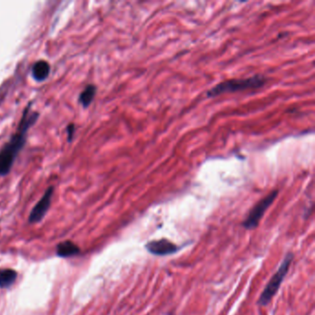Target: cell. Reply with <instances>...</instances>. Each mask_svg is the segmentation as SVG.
Here are the masks:
<instances>
[{"instance_id": "obj_1", "label": "cell", "mask_w": 315, "mask_h": 315, "mask_svg": "<svg viewBox=\"0 0 315 315\" xmlns=\"http://www.w3.org/2000/svg\"><path fill=\"white\" fill-rule=\"evenodd\" d=\"M31 107L32 102L28 104L23 111L16 133L0 150V177H5L10 174L17 156L26 144L28 130L33 127V124L38 119L39 113L31 112Z\"/></svg>"}, {"instance_id": "obj_2", "label": "cell", "mask_w": 315, "mask_h": 315, "mask_svg": "<svg viewBox=\"0 0 315 315\" xmlns=\"http://www.w3.org/2000/svg\"><path fill=\"white\" fill-rule=\"evenodd\" d=\"M267 80L263 75H255L244 79H232L224 81L211 88L207 93V97H216L223 94L236 93L244 90L260 88L266 84Z\"/></svg>"}, {"instance_id": "obj_3", "label": "cell", "mask_w": 315, "mask_h": 315, "mask_svg": "<svg viewBox=\"0 0 315 315\" xmlns=\"http://www.w3.org/2000/svg\"><path fill=\"white\" fill-rule=\"evenodd\" d=\"M294 259V254L289 251L285 255L282 263L278 267L277 271L275 275L271 277L269 282L267 283L266 288H264L263 292L260 295V298L257 301V305L260 307H266L271 302L273 298L277 295L279 288L281 287V284L285 280V278L289 271V267L291 266V263Z\"/></svg>"}, {"instance_id": "obj_4", "label": "cell", "mask_w": 315, "mask_h": 315, "mask_svg": "<svg viewBox=\"0 0 315 315\" xmlns=\"http://www.w3.org/2000/svg\"><path fill=\"white\" fill-rule=\"evenodd\" d=\"M278 191L275 190L270 194H267L265 198L259 201L254 208L249 211V215L246 219L241 223V226L247 230H253L259 226L260 221L267 209L273 205L275 200L277 199Z\"/></svg>"}, {"instance_id": "obj_5", "label": "cell", "mask_w": 315, "mask_h": 315, "mask_svg": "<svg viewBox=\"0 0 315 315\" xmlns=\"http://www.w3.org/2000/svg\"><path fill=\"white\" fill-rule=\"evenodd\" d=\"M144 248L150 255L155 256H168L177 254L182 247L172 242L169 239L161 238L150 240L144 245Z\"/></svg>"}, {"instance_id": "obj_6", "label": "cell", "mask_w": 315, "mask_h": 315, "mask_svg": "<svg viewBox=\"0 0 315 315\" xmlns=\"http://www.w3.org/2000/svg\"><path fill=\"white\" fill-rule=\"evenodd\" d=\"M53 194H54V187L50 186L44 192L42 198L39 200L38 203L34 205V207L31 211L29 218H28V222L30 224H36L42 221V219L46 215L47 211L49 210Z\"/></svg>"}, {"instance_id": "obj_7", "label": "cell", "mask_w": 315, "mask_h": 315, "mask_svg": "<svg viewBox=\"0 0 315 315\" xmlns=\"http://www.w3.org/2000/svg\"><path fill=\"white\" fill-rule=\"evenodd\" d=\"M55 254L60 258H70L81 254V249L77 244L72 242V240H65L57 244Z\"/></svg>"}, {"instance_id": "obj_8", "label": "cell", "mask_w": 315, "mask_h": 315, "mask_svg": "<svg viewBox=\"0 0 315 315\" xmlns=\"http://www.w3.org/2000/svg\"><path fill=\"white\" fill-rule=\"evenodd\" d=\"M51 67L46 60L36 61L32 67V77L38 83L45 81L49 76Z\"/></svg>"}, {"instance_id": "obj_9", "label": "cell", "mask_w": 315, "mask_h": 315, "mask_svg": "<svg viewBox=\"0 0 315 315\" xmlns=\"http://www.w3.org/2000/svg\"><path fill=\"white\" fill-rule=\"evenodd\" d=\"M18 273L11 268L0 269V288H11L16 282Z\"/></svg>"}, {"instance_id": "obj_10", "label": "cell", "mask_w": 315, "mask_h": 315, "mask_svg": "<svg viewBox=\"0 0 315 315\" xmlns=\"http://www.w3.org/2000/svg\"><path fill=\"white\" fill-rule=\"evenodd\" d=\"M96 92H97L96 86L94 84H89L80 94L79 103L83 105V107L84 108H87L92 104V102L94 101Z\"/></svg>"}, {"instance_id": "obj_11", "label": "cell", "mask_w": 315, "mask_h": 315, "mask_svg": "<svg viewBox=\"0 0 315 315\" xmlns=\"http://www.w3.org/2000/svg\"><path fill=\"white\" fill-rule=\"evenodd\" d=\"M67 135H68V142L69 143H72V141H73V139H74V136H75V131H76V128H75V125L74 124H69L68 126H67Z\"/></svg>"}]
</instances>
